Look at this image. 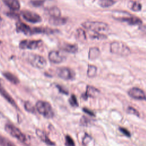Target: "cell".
<instances>
[{
  "label": "cell",
  "mask_w": 146,
  "mask_h": 146,
  "mask_svg": "<svg viewBox=\"0 0 146 146\" xmlns=\"http://www.w3.org/2000/svg\"><path fill=\"white\" fill-rule=\"evenodd\" d=\"M100 55V51L99 48L94 47H91L88 51V59L90 60H95Z\"/></svg>",
  "instance_id": "21"
},
{
  "label": "cell",
  "mask_w": 146,
  "mask_h": 146,
  "mask_svg": "<svg viewBox=\"0 0 146 146\" xmlns=\"http://www.w3.org/2000/svg\"><path fill=\"white\" fill-rule=\"evenodd\" d=\"M33 34H52L58 32L57 29H53L48 27H33Z\"/></svg>",
  "instance_id": "14"
},
{
  "label": "cell",
  "mask_w": 146,
  "mask_h": 146,
  "mask_svg": "<svg viewBox=\"0 0 146 146\" xmlns=\"http://www.w3.org/2000/svg\"><path fill=\"white\" fill-rule=\"evenodd\" d=\"M57 75L64 80H72L75 78V72L68 67H59L56 70Z\"/></svg>",
  "instance_id": "9"
},
{
  "label": "cell",
  "mask_w": 146,
  "mask_h": 146,
  "mask_svg": "<svg viewBox=\"0 0 146 146\" xmlns=\"http://www.w3.org/2000/svg\"><path fill=\"white\" fill-rule=\"evenodd\" d=\"M116 3L115 0H99L98 1V5L104 8L109 7L112 6Z\"/></svg>",
  "instance_id": "26"
},
{
  "label": "cell",
  "mask_w": 146,
  "mask_h": 146,
  "mask_svg": "<svg viewBox=\"0 0 146 146\" xmlns=\"http://www.w3.org/2000/svg\"><path fill=\"white\" fill-rule=\"evenodd\" d=\"M48 13L52 17H60L61 12L60 9L55 6L51 7L48 9Z\"/></svg>",
  "instance_id": "24"
},
{
  "label": "cell",
  "mask_w": 146,
  "mask_h": 146,
  "mask_svg": "<svg viewBox=\"0 0 146 146\" xmlns=\"http://www.w3.org/2000/svg\"><path fill=\"white\" fill-rule=\"evenodd\" d=\"M16 30L18 33H22L26 35H34L33 28L21 21L16 23Z\"/></svg>",
  "instance_id": "11"
},
{
  "label": "cell",
  "mask_w": 146,
  "mask_h": 146,
  "mask_svg": "<svg viewBox=\"0 0 146 146\" xmlns=\"http://www.w3.org/2000/svg\"><path fill=\"white\" fill-rule=\"evenodd\" d=\"M0 20H1V17H0Z\"/></svg>",
  "instance_id": "36"
},
{
  "label": "cell",
  "mask_w": 146,
  "mask_h": 146,
  "mask_svg": "<svg viewBox=\"0 0 146 146\" xmlns=\"http://www.w3.org/2000/svg\"><path fill=\"white\" fill-rule=\"evenodd\" d=\"M21 15L26 21L32 23H38L42 22L40 16L33 11L30 10H23L21 11Z\"/></svg>",
  "instance_id": "8"
},
{
  "label": "cell",
  "mask_w": 146,
  "mask_h": 146,
  "mask_svg": "<svg viewBox=\"0 0 146 146\" xmlns=\"http://www.w3.org/2000/svg\"><path fill=\"white\" fill-rule=\"evenodd\" d=\"M65 145L66 146H75V144L74 143V140L69 135H66L65 136Z\"/></svg>",
  "instance_id": "28"
},
{
  "label": "cell",
  "mask_w": 146,
  "mask_h": 146,
  "mask_svg": "<svg viewBox=\"0 0 146 146\" xmlns=\"http://www.w3.org/2000/svg\"><path fill=\"white\" fill-rule=\"evenodd\" d=\"M82 26L90 30L94 33L104 34V33L107 32L110 30V27L108 24L103 22L99 21H86L82 24Z\"/></svg>",
  "instance_id": "1"
},
{
  "label": "cell",
  "mask_w": 146,
  "mask_h": 146,
  "mask_svg": "<svg viewBox=\"0 0 146 146\" xmlns=\"http://www.w3.org/2000/svg\"><path fill=\"white\" fill-rule=\"evenodd\" d=\"M128 95L135 99L146 100V95L144 92L140 88L137 87H133L128 91Z\"/></svg>",
  "instance_id": "10"
},
{
  "label": "cell",
  "mask_w": 146,
  "mask_h": 146,
  "mask_svg": "<svg viewBox=\"0 0 146 146\" xmlns=\"http://www.w3.org/2000/svg\"><path fill=\"white\" fill-rule=\"evenodd\" d=\"M48 59L49 60L55 64L62 63L65 57L58 51L52 50L48 53Z\"/></svg>",
  "instance_id": "12"
},
{
  "label": "cell",
  "mask_w": 146,
  "mask_h": 146,
  "mask_svg": "<svg viewBox=\"0 0 146 146\" xmlns=\"http://www.w3.org/2000/svg\"><path fill=\"white\" fill-rule=\"evenodd\" d=\"M110 51L111 53L123 56H126L131 54L129 47L124 43L115 40L110 44Z\"/></svg>",
  "instance_id": "3"
},
{
  "label": "cell",
  "mask_w": 146,
  "mask_h": 146,
  "mask_svg": "<svg viewBox=\"0 0 146 146\" xmlns=\"http://www.w3.org/2000/svg\"><path fill=\"white\" fill-rule=\"evenodd\" d=\"M127 112L129 113L133 114V115H135L137 116H139V115H140L138 111L137 110H136L135 108H133L132 107H128V108H127Z\"/></svg>",
  "instance_id": "32"
},
{
  "label": "cell",
  "mask_w": 146,
  "mask_h": 146,
  "mask_svg": "<svg viewBox=\"0 0 146 146\" xmlns=\"http://www.w3.org/2000/svg\"><path fill=\"white\" fill-rule=\"evenodd\" d=\"M129 7L134 11H139L141 10L142 6L140 3L137 1H130L128 3Z\"/></svg>",
  "instance_id": "23"
},
{
  "label": "cell",
  "mask_w": 146,
  "mask_h": 146,
  "mask_svg": "<svg viewBox=\"0 0 146 146\" xmlns=\"http://www.w3.org/2000/svg\"><path fill=\"white\" fill-rule=\"evenodd\" d=\"M4 3L11 10L17 11L20 9L21 4L18 0H3Z\"/></svg>",
  "instance_id": "18"
},
{
  "label": "cell",
  "mask_w": 146,
  "mask_h": 146,
  "mask_svg": "<svg viewBox=\"0 0 146 146\" xmlns=\"http://www.w3.org/2000/svg\"><path fill=\"white\" fill-rule=\"evenodd\" d=\"M97 73V67L92 64H89L88 66L87 75L89 78H94L96 76Z\"/></svg>",
  "instance_id": "25"
},
{
  "label": "cell",
  "mask_w": 146,
  "mask_h": 146,
  "mask_svg": "<svg viewBox=\"0 0 146 146\" xmlns=\"http://www.w3.org/2000/svg\"><path fill=\"white\" fill-rule=\"evenodd\" d=\"M83 111L85 113L90 115V116H95V113H94L93 111H92L91 110H89V109H88V108H87L86 107L83 108Z\"/></svg>",
  "instance_id": "35"
},
{
  "label": "cell",
  "mask_w": 146,
  "mask_h": 146,
  "mask_svg": "<svg viewBox=\"0 0 146 146\" xmlns=\"http://www.w3.org/2000/svg\"><path fill=\"white\" fill-rule=\"evenodd\" d=\"M5 129L9 134L19 140L22 143L26 145L29 144V139L26 135L14 125L11 123H7L5 125Z\"/></svg>",
  "instance_id": "2"
},
{
  "label": "cell",
  "mask_w": 146,
  "mask_h": 146,
  "mask_svg": "<svg viewBox=\"0 0 146 146\" xmlns=\"http://www.w3.org/2000/svg\"><path fill=\"white\" fill-rule=\"evenodd\" d=\"M0 94L14 107L16 109L19 110V107L17 106V103L14 100V99L11 97V96L9 94V92L3 88V87L0 84Z\"/></svg>",
  "instance_id": "13"
},
{
  "label": "cell",
  "mask_w": 146,
  "mask_h": 146,
  "mask_svg": "<svg viewBox=\"0 0 146 146\" xmlns=\"http://www.w3.org/2000/svg\"><path fill=\"white\" fill-rule=\"evenodd\" d=\"M25 108L26 111L30 112H34L36 109L32 106V104L29 102H26L25 103Z\"/></svg>",
  "instance_id": "30"
},
{
  "label": "cell",
  "mask_w": 146,
  "mask_h": 146,
  "mask_svg": "<svg viewBox=\"0 0 146 146\" xmlns=\"http://www.w3.org/2000/svg\"><path fill=\"white\" fill-rule=\"evenodd\" d=\"M60 48L70 53H75L77 52L78 47V46L75 44L63 43V44H62Z\"/></svg>",
  "instance_id": "19"
},
{
  "label": "cell",
  "mask_w": 146,
  "mask_h": 146,
  "mask_svg": "<svg viewBox=\"0 0 146 146\" xmlns=\"http://www.w3.org/2000/svg\"><path fill=\"white\" fill-rule=\"evenodd\" d=\"M66 22H67V19L65 18H63L61 17H50V18L48 19L49 23L54 26L63 25L65 24Z\"/></svg>",
  "instance_id": "17"
},
{
  "label": "cell",
  "mask_w": 146,
  "mask_h": 146,
  "mask_svg": "<svg viewBox=\"0 0 146 146\" xmlns=\"http://www.w3.org/2000/svg\"><path fill=\"white\" fill-rule=\"evenodd\" d=\"M36 134L38 136V137L44 143H45L46 144L49 145H54L55 143H54L52 141H51L48 137V136L46 135V133L43 132V131L36 129Z\"/></svg>",
  "instance_id": "16"
},
{
  "label": "cell",
  "mask_w": 146,
  "mask_h": 146,
  "mask_svg": "<svg viewBox=\"0 0 146 146\" xmlns=\"http://www.w3.org/2000/svg\"><path fill=\"white\" fill-rule=\"evenodd\" d=\"M115 19L127 23L131 25H139L142 23V21L139 18L132 15L127 13H123V15H120L115 14L112 16Z\"/></svg>",
  "instance_id": "6"
},
{
  "label": "cell",
  "mask_w": 146,
  "mask_h": 146,
  "mask_svg": "<svg viewBox=\"0 0 146 146\" xmlns=\"http://www.w3.org/2000/svg\"><path fill=\"white\" fill-rule=\"evenodd\" d=\"M68 102H69V103L70 104V105L72 107L78 106V101H77L76 97L74 94H72L71 96V97L70 98V99L68 100Z\"/></svg>",
  "instance_id": "29"
},
{
  "label": "cell",
  "mask_w": 146,
  "mask_h": 146,
  "mask_svg": "<svg viewBox=\"0 0 146 146\" xmlns=\"http://www.w3.org/2000/svg\"><path fill=\"white\" fill-rule=\"evenodd\" d=\"M0 145L1 146H17L14 143L7 138L0 135Z\"/></svg>",
  "instance_id": "27"
},
{
  "label": "cell",
  "mask_w": 146,
  "mask_h": 146,
  "mask_svg": "<svg viewBox=\"0 0 146 146\" xmlns=\"http://www.w3.org/2000/svg\"><path fill=\"white\" fill-rule=\"evenodd\" d=\"M75 37L78 41L81 42H84L87 39L86 33L84 30H83L82 29H77L75 34Z\"/></svg>",
  "instance_id": "22"
},
{
  "label": "cell",
  "mask_w": 146,
  "mask_h": 146,
  "mask_svg": "<svg viewBox=\"0 0 146 146\" xmlns=\"http://www.w3.org/2000/svg\"><path fill=\"white\" fill-rule=\"evenodd\" d=\"M2 75L7 80H9L10 82H11L13 84H17L19 83V80L17 78V76H16L14 74H12L11 72L6 71V72H3L2 73Z\"/></svg>",
  "instance_id": "20"
},
{
  "label": "cell",
  "mask_w": 146,
  "mask_h": 146,
  "mask_svg": "<svg viewBox=\"0 0 146 146\" xmlns=\"http://www.w3.org/2000/svg\"><path fill=\"white\" fill-rule=\"evenodd\" d=\"M119 131H120L123 134H124V135L125 136H126L127 137H131V133H130L129 131L127 129H126L125 128H124V127H119Z\"/></svg>",
  "instance_id": "33"
},
{
  "label": "cell",
  "mask_w": 146,
  "mask_h": 146,
  "mask_svg": "<svg viewBox=\"0 0 146 146\" xmlns=\"http://www.w3.org/2000/svg\"><path fill=\"white\" fill-rule=\"evenodd\" d=\"M41 40L24 39L19 42V47L23 50H35L42 45Z\"/></svg>",
  "instance_id": "7"
},
{
  "label": "cell",
  "mask_w": 146,
  "mask_h": 146,
  "mask_svg": "<svg viewBox=\"0 0 146 146\" xmlns=\"http://www.w3.org/2000/svg\"><path fill=\"white\" fill-rule=\"evenodd\" d=\"M27 62L34 67L38 69H43L47 66L46 59L38 54H29L26 57Z\"/></svg>",
  "instance_id": "5"
},
{
  "label": "cell",
  "mask_w": 146,
  "mask_h": 146,
  "mask_svg": "<svg viewBox=\"0 0 146 146\" xmlns=\"http://www.w3.org/2000/svg\"><path fill=\"white\" fill-rule=\"evenodd\" d=\"M45 1L46 0H33L31 1V3L35 7H39L43 5Z\"/></svg>",
  "instance_id": "31"
},
{
  "label": "cell",
  "mask_w": 146,
  "mask_h": 146,
  "mask_svg": "<svg viewBox=\"0 0 146 146\" xmlns=\"http://www.w3.org/2000/svg\"><path fill=\"white\" fill-rule=\"evenodd\" d=\"M36 110L46 118L50 119L54 117V112L51 104L43 100H38L35 104Z\"/></svg>",
  "instance_id": "4"
},
{
  "label": "cell",
  "mask_w": 146,
  "mask_h": 146,
  "mask_svg": "<svg viewBox=\"0 0 146 146\" xmlns=\"http://www.w3.org/2000/svg\"><path fill=\"white\" fill-rule=\"evenodd\" d=\"M99 90L91 86H87L86 92L82 95V97L84 99H87L88 97H95L99 94Z\"/></svg>",
  "instance_id": "15"
},
{
  "label": "cell",
  "mask_w": 146,
  "mask_h": 146,
  "mask_svg": "<svg viewBox=\"0 0 146 146\" xmlns=\"http://www.w3.org/2000/svg\"><path fill=\"white\" fill-rule=\"evenodd\" d=\"M56 87L58 88V89L60 92H61L63 94H65V95H68V91L66 88H64L63 87L59 86V85H56Z\"/></svg>",
  "instance_id": "34"
},
{
  "label": "cell",
  "mask_w": 146,
  "mask_h": 146,
  "mask_svg": "<svg viewBox=\"0 0 146 146\" xmlns=\"http://www.w3.org/2000/svg\"><path fill=\"white\" fill-rule=\"evenodd\" d=\"M1 40H0V44H1Z\"/></svg>",
  "instance_id": "37"
}]
</instances>
